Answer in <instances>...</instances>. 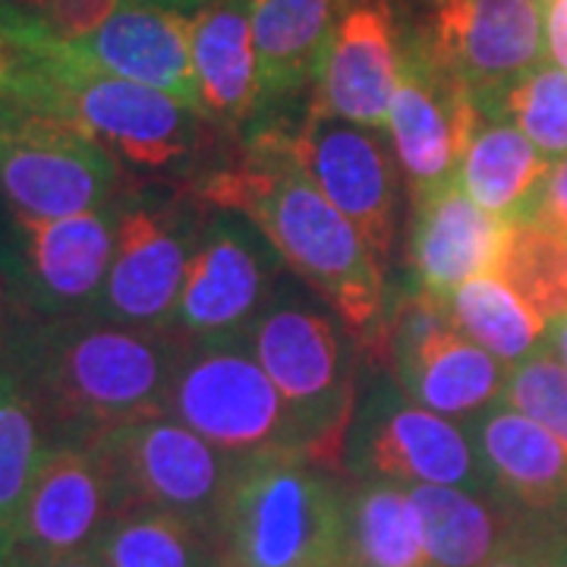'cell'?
<instances>
[{
  "label": "cell",
  "instance_id": "1",
  "mask_svg": "<svg viewBox=\"0 0 567 567\" xmlns=\"http://www.w3.org/2000/svg\"><path fill=\"white\" fill-rule=\"evenodd\" d=\"M290 130L265 123L237 158L208 167L183 189L205 208L237 212L275 246L281 262L319 293L369 360H382L385 275L363 234L319 193L290 155Z\"/></svg>",
  "mask_w": 567,
  "mask_h": 567
},
{
  "label": "cell",
  "instance_id": "2",
  "mask_svg": "<svg viewBox=\"0 0 567 567\" xmlns=\"http://www.w3.org/2000/svg\"><path fill=\"white\" fill-rule=\"evenodd\" d=\"M174 328H136L102 316H25L0 360L20 379L51 442H92L162 416L183 357Z\"/></svg>",
  "mask_w": 567,
  "mask_h": 567
},
{
  "label": "cell",
  "instance_id": "3",
  "mask_svg": "<svg viewBox=\"0 0 567 567\" xmlns=\"http://www.w3.org/2000/svg\"><path fill=\"white\" fill-rule=\"evenodd\" d=\"M10 102L80 126L140 177H203L205 158L221 140L193 107L140 82L89 70L58 41L29 66Z\"/></svg>",
  "mask_w": 567,
  "mask_h": 567
},
{
  "label": "cell",
  "instance_id": "4",
  "mask_svg": "<svg viewBox=\"0 0 567 567\" xmlns=\"http://www.w3.org/2000/svg\"><path fill=\"white\" fill-rule=\"evenodd\" d=\"M344 492L297 454L240 461L208 539L215 567H347Z\"/></svg>",
  "mask_w": 567,
  "mask_h": 567
},
{
  "label": "cell",
  "instance_id": "5",
  "mask_svg": "<svg viewBox=\"0 0 567 567\" xmlns=\"http://www.w3.org/2000/svg\"><path fill=\"white\" fill-rule=\"evenodd\" d=\"M246 334L293 416L303 457L338 473L360 401L357 338L322 306L293 293H275Z\"/></svg>",
  "mask_w": 567,
  "mask_h": 567
},
{
  "label": "cell",
  "instance_id": "6",
  "mask_svg": "<svg viewBox=\"0 0 567 567\" xmlns=\"http://www.w3.org/2000/svg\"><path fill=\"white\" fill-rule=\"evenodd\" d=\"M164 413L237 461L265 454L303 457L293 416L246 331L186 341Z\"/></svg>",
  "mask_w": 567,
  "mask_h": 567
},
{
  "label": "cell",
  "instance_id": "7",
  "mask_svg": "<svg viewBox=\"0 0 567 567\" xmlns=\"http://www.w3.org/2000/svg\"><path fill=\"white\" fill-rule=\"evenodd\" d=\"M208 208L186 189L126 183L117 199L114 259L95 316L136 328H171Z\"/></svg>",
  "mask_w": 567,
  "mask_h": 567
},
{
  "label": "cell",
  "instance_id": "8",
  "mask_svg": "<svg viewBox=\"0 0 567 567\" xmlns=\"http://www.w3.org/2000/svg\"><path fill=\"white\" fill-rule=\"evenodd\" d=\"M111 480L114 514L158 507L212 539L215 517L240 461L224 454L174 416H145L85 442Z\"/></svg>",
  "mask_w": 567,
  "mask_h": 567
},
{
  "label": "cell",
  "instance_id": "9",
  "mask_svg": "<svg viewBox=\"0 0 567 567\" xmlns=\"http://www.w3.org/2000/svg\"><path fill=\"white\" fill-rule=\"evenodd\" d=\"M123 167L80 126L0 102V199L22 215L66 218L107 208L126 189Z\"/></svg>",
  "mask_w": 567,
  "mask_h": 567
},
{
  "label": "cell",
  "instance_id": "10",
  "mask_svg": "<svg viewBox=\"0 0 567 567\" xmlns=\"http://www.w3.org/2000/svg\"><path fill=\"white\" fill-rule=\"evenodd\" d=\"M401 22L483 114L548 58L543 0H413Z\"/></svg>",
  "mask_w": 567,
  "mask_h": 567
},
{
  "label": "cell",
  "instance_id": "11",
  "mask_svg": "<svg viewBox=\"0 0 567 567\" xmlns=\"http://www.w3.org/2000/svg\"><path fill=\"white\" fill-rule=\"evenodd\" d=\"M406 401L439 416H476L505 394L507 365L457 328L447 297L416 290L388 309L382 360Z\"/></svg>",
  "mask_w": 567,
  "mask_h": 567
},
{
  "label": "cell",
  "instance_id": "12",
  "mask_svg": "<svg viewBox=\"0 0 567 567\" xmlns=\"http://www.w3.org/2000/svg\"><path fill=\"white\" fill-rule=\"evenodd\" d=\"M344 461L363 480H385L398 486H457L492 495L466 429L406 401L391 375L357 401Z\"/></svg>",
  "mask_w": 567,
  "mask_h": 567
},
{
  "label": "cell",
  "instance_id": "13",
  "mask_svg": "<svg viewBox=\"0 0 567 567\" xmlns=\"http://www.w3.org/2000/svg\"><path fill=\"white\" fill-rule=\"evenodd\" d=\"M290 155L328 203L353 224L379 262H388L401 227V164L385 130L347 123L306 104L287 133Z\"/></svg>",
  "mask_w": 567,
  "mask_h": 567
},
{
  "label": "cell",
  "instance_id": "14",
  "mask_svg": "<svg viewBox=\"0 0 567 567\" xmlns=\"http://www.w3.org/2000/svg\"><path fill=\"white\" fill-rule=\"evenodd\" d=\"M281 265L256 224L208 208L171 328L183 341L244 334L278 293Z\"/></svg>",
  "mask_w": 567,
  "mask_h": 567
},
{
  "label": "cell",
  "instance_id": "15",
  "mask_svg": "<svg viewBox=\"0 0 567 567\" xmlns=\"http://www.w3.org/2000/svg\"><path fill=\"white\" fill-rule=\"evenodd\" d=\"M480 117L483 111L464 82L451 76L401 22L388 140L394 145L413 199L457 181V167Z\"/></svg>",
  "mask_w": 567,
  "mask_h": 567
},
{
  "label": "cell",
  "instance_id": "16",
  "mask_svg": "<svg viewBox=\"0 0 567 567\" xmlns=\"http://www.w3.org/2000/svg\"><path fill=\"white\" fill-rule=\"evenodd\" d=\"M10 230L29 316H95L114 259L117 203L66 218H35L10 208Z\"/></svg>",
  "mask_w": 567,
  "mask_h": 567
},
{
  "label": "cell",
  "instance_id": "17",
  "mask_svg": "<svg viewBox=\"0 0 567 567\" xmlns=\"http://www.w3.org/2000/svg\"><path fill=\"white\" fill-rule=\"evenodd\" d=\"M398 51L401 17L394 0H344L324 44L309 104L347 123L388 130Z\"/></svg>",
  "mask_w": 567,
  "mask_h": 567
},
{
  "label": "cell",
  "instance_id": "18",
  "mask_svg": "<svg viewBox=\"0 0 567 567\" xmlns=\"http://www.w3.org/2000/svg\"><path fill=\"white\" fill-rule=\"evenodd\" d=\"M111 517L114 495L99 454L82 442H51L22 507L10 558L85 551Z\"/></svg>",
  "mask_w": 567,
  "mask_h": 567
},
{
  "label": "cell",
  "instance_id": "19",
  "mask_svg": "<svg viewBox=\"0 0 567 567\" xmlns=\"http://www.w3.org/2000/svg\"><path fill=\"white\" fill-rule=\"evenodd\" d=\"M189 22L193 17H183L152 0H123L117 13L92 35L58 44L66 58L89 70L158 89L199 114Z\"/></svg>",
  "mask_w": 567,
  "mask_h": 567
},
{
  "label": "cell",
  "instance_id": "20",
  "mask_svg": "<svg viewBox=\"0 0 567 567\" xmlns=\"http://www.w3.org/2000/svg\"><path fill=\"white\" fill-rule=\"evenodd\" d=\"M488 492L536 524L567 520L565 445L505 401L466 420Z\"/></svg>",
  "mask_w": 567,
  "mask_h": 567
},
{
  "label": "cell",
  "instance_id": "21",
  "mask_svg": "<svg viewBox=\"0 0 567 567\" xmlns=\"http://www.w3.org/2000/svg\"><path fill=\"white\" fill-rule=\"evenodd\" d=\"M517 224L495 218L461 189L439 186L413 199L410 268L420 290L447 297L473 278L498 275Z\"/></svg>",
  "mask_w": 567,
  "mask_h": 567
},
{
  "label": "cell",
  "instance_id": "22",
  "mask_svg": "<svg viewBox=\"0 0 567 567\" xmlns=\"http://www.w3.org/2000/svg\"><path fill=\"white\" fill-rule=\"evenodd\" d=\"M199 114L230 136L262 114V80L249 0H212L189 22Z\"/></svg>",
  "mask_w": 567,
  "mask_h": 567
},
{
  "label": "cell",
  "instance_id": "23",
  "mask_svg": "<svg viewBox=\"0 0 567 567\" xmlns=\"http://www.w3.org/2000/svg\"><path fill=\"white\" fill-rule=\"evenodd\" d=\"M344 0H249L262 111L312 95L324 44Z\"/></svg>",
  "mask_w": 567,
  "mask_h": 567
},
{
  "label": "cell",
  "instance_id": "24",
  "mask_svg": "<svg viewBox=\"0 0 567 567\" xmlns=\"http://www.w3.org/2000/svg\"><path fill=\"white\" fill-rule=\"evenodd\" d=\"M548 167L551 162L514 123L483 114L457 167V183L495 218L524 224Z\"/></svg>",
  "mask_w": 567,
  "mask_h": 567
},
{
  "label": "cell",
  "instance_id": "25",
  "mask_svg": "<svg viewBox=\"0 0 567 567\" xmlns=\"http://www.w3.org/2000/svg\"><path fill=\"white\" fill-rule=\"evenodd\" d=\"M435 567H483L524 527V514L495 495L457 486H404Z\"/></svg>",
  "mask_w": 567,
  "mask_h": 567
},
{
  "label": "cell",
  "instance_id": "26",
  "mask_svg": "<svg viewBox=\"0 0 567 567\" xmlns=\"http://www.w3.org/2000/svg\"><path fill=\"white\" fill-rule=\"evenodd\" d=\"M347 567H435L410 492L385 480H357L344 492Z\"/></svg>",
  "mask_w": 567,
  "mask_h": 567
},
{
  "label": "cell",
  "instance_id": "27",
  "mask_svg": "<svg viewBox=\"0 0 567 567\" xmlns=\"http://www.w3.org/2000/svg\"><path fill=\"white\" fill-rule=\"evenodd\" d=\"M447 306L466 338L502 365H520L546 338V319L498 275L461 284Z\"/></svg>",
  "mask_w": 567,
  "mask_h": 567
},
{
  "label": "cell",
  "instance_id": "28",
  "mask_svg": "<svg viewBox=\"0 0 567 567\" xmlns=\"http://www.w3.org/2000/svg\"><path fill=\"white\" fill-rule=\"evenodd\" d=\"M51 447L35 404L0 360V567L7 565L32 480Z\"/></svg>",
  "mask_w": 567,
  "mask_h": 567
},
{
  "label": "cell",
  "instance_id": "29",
  "mask_svg": "<svg viewBox=\"0 0 567 567\" xmlns=\"http://www.w3.org/2000/svg\"><path fill=\"white\" fill-rule=\"evenodd\" d=\"M92 551L102 567H215L208 536L158 507L114 514Z\"/></svg>",
  "mask_w": 567,
  "mask_h": 567
},
{
  "label": "cell",
  "instance_id": "30",
  "mask_svg": "<svg viewBox=\"0 0 567 567\" xmlns=\"http://www.w3.org/2000/svg\"><path fill=\"white\" fill-rule=\"evenodd\" d=\"M498 278L546 322L567 316V237L536 224H517Z\"/></svg>",
  "mask_w": 567,
  "mask_h": 567
},
{
  "label": "cell",
  "instance_id": "31",
  "mask_svg": "<svg viewBox=\"0 0 567 567\" xmlns=\"http://www.w3.org/2000/svg\"><path fill=\"white\" fill-rule=\"evenodd\" d=\"M486 114L514 123L548 162L567 158V73L561 66L543 63L529 70Z\"/></svg>",
  "mask_w": 567,
  "mask_h": 567
},
{
  "label": "cell",
  "instance_id": "32",
  "mask_svg": "<svg viewBox=\"0 0 567 567\" xmlns=\"http://www.w3.org/2000/svg\"><path fill=\"white\" fill-rule=\"evenodd\" d=\"M502 401L548 429L567 451V369L543 347L511 369Z\"/></svg>",
  "mask_w": 567,
  "mask_h": 567
},
{
  "label": "cell",
  "instance_id": "33",
  "mask_svg": "<svg viewBox=\"0 0 567 567\" xmlns=\"http://www.w3.org/2000/svg\"><path fill=\"white\" fill-rule=\"evenodd\" d=\"M51 35L35 20V13L22 10L17 3L0 7V102L17 92L29 66L48 51Z\"/></svg>",
  "mask_w": 567,
  "mask_h": 567
},
{
  "label": "cell",
  "instance_id": "34",
  "mask_svg": "<svg viewBox=\"0 0 567 567\" xmlns=\"http://www.w3.org/2000/svg\"><path fill=\"white\" fill-rule=\"evenodd\" d=\"M123 0H48L35 13V20L44 25V32L54 41H80L92 35L99 25L111 20L117 13Z\"/></svg>",
  "mask_w": 567,
  "mask_h": 567
},
{
  "label": "cell",
  "instance_id": "35",
  "mask_svg": "<svg viewBox=\"0 0 567 567\" xmlns=\"http://www.w3.org/2000/svg\"><path fill=\"white\" fill-rule=\"evenodd\" d=\"M29 316L22 303L20 275H17V252H13V230H10V208L0 199V350L10 331Z\"/></svg>",
  "mask_w": 567,
  "mask_h": 567
},
{
  "label": "cell",
  "instance_id": "36",
  "mask_svg": "<svg viewBox=\"0 0 567 567\" xmlns=\"http://www.w3.org/2000/svg\"><path fill=\"white\" fill-rule=\"evenodd\" d=\"M524 224H536V227H546L567 237V158L548 167L546 181L539 186L536 203Z\"/></svg>",
  "mask_w": 567,
  "mask_h": 567
},
{
  "label": "cell",
  "instance_id": "37",
  "mask_svg": "<svg viewBox=\"0 0 567 567\" xmlns=\"http://www.w3.org/2000/svg\"><path fill=\"white\" fill-rule=\"evenodd\" d=\"M483 567H546V529L536 520H524L505 546Z\"/></svg>",
  "mask_w": 567,
  "mask_h": 567
},
{
  "label": "cell",
  "instance_id": "38",
  "mask_svg": "<svg viewBox=\"0 0 567 567\" xmlns=\"http://www.w3.org/2000/svg\"><path fill=\"white\" fill-rule=\"evenodd\" d=\"M546 7V51L567 73V0H543Z\"/></svg>",
  "mask_w": 567,
  "mask_h": 567
},
{
  "label": "cell",
  "instance_id": "39",
  "mask_svg": "<svg viewBox=\"0 0 567 567\" xmlns=\"http://www.w3.org/2000/svg\"><path fill=\"white\" fill-rule=\"evenodd\" d=\"M3 567H102L92 548L61 555V558H10Z\"/></svg>",
  "mask_w": 567,
  "mask_h": 567
},
{
  "label": "cell",
  "instance_id": "40",
  "mask_svg": "<svg viewBox=\"0 0 567 567\" xmlns=\"http://www.w3.org/2000/svg\"><path fill=\"white\" fill-rule=\"evenodd\" d=\"M543 350L551 353L567 369V316H558V319L548 322L546 338H543Z\"/></svg>",
  "mask_w": 567,
  "mask_h": 567
},
{
  "label": "cell",
  "instance_id": "41",
  "mask_svg": "<svg viewBox=\"0 0 567 567\" xmlns=\"http://www.w3.org/2000/svg\"><path fill=\"white\" fill-rule=\"evenodd\" d=\"M543 529H546V567H567L565 536L551 524H543Z\"/></svg>",
  "mask_w": 567,
  "mask_h": 567
},
{
  "label": "cell",
  "instance_id": "42",
  "mask_svg": "<svg viewBox=\"0 0 567 567\" xmlns=\"http://www.w3.org/2000/svg\"><path fill=\"white\" fill-rule=\"evenodd\" d=\"M152 3H162L167 10H177L183 17H193V13H199L203 7H208L212 0H152Z\"/></svg>",
  "mask_w": 567,
  "mask_h": 567
},
{
  "label": "cell",
  "instance_id": "43",
  "mask_svg": "<svg viewBox=\"0 0 567 567\" xmlns=\"http://www.w3.org/2000/svg\"><path fill=\"white\" fill-rule=\"evenodd\" d=\"M10 3H17V7H22V10H39V7H44L48 0H10Z\"/></svg>",
  "mask_w": 567,
  "mask_h": 567
},
{
  "label": "cell",
  "instance_id": "44",
  "mask_svg": "<svg viewBox=\"0 0 567 567\" xmlns=\"http://www.w3.org/2000/svg\"><path fill=\"white\" fill-rule=\"evenodd\" d=\"M551 527L558 529V533H561V536H565V543H567V520H565V524H551Z\"/></svg>",
  "mask_w": 567,
  "mask_h": 567
},
{
  "label": "cell",
  "instance_id": "45",
  "mask_svg": "<svg viewBox=\"0 0 567 567\" xmlns=\"http://www.w3.org/2000/svg\"><path fill=\"white\" fill-rule=\"evenodd\" d=\"M3 3H10V0H0V7H3Z\"/></svg>",
  "mask_w": 567,
  "mask_h": 567
}]
</instances>
